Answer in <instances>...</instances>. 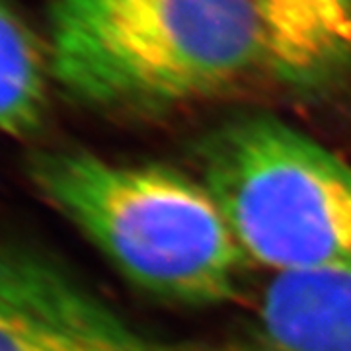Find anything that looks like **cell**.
<instances>
[{
  "label": "cell",
  "instance_id": "cell-1",
  "mask_svg": "<svg viewBox=\"0 0 351 351\" xmlns=\"http://www.w3.org/2000/svg\"><path fill=\"white\" fill-rule=\"evenodd\" d=\"M29 176L141 289L186 304H217L239 293L252 263L203 182L158 164H119L86 151L38 152Z\"/></svg>",
  "mask_w": 351,
  "mask_h": 351
},
{
  "label": "cell",
  "instance_id": "cell-2",
  "mask_svg": "<svg viewBox=\"0 0 351 351\" xmlns=\"http://www.w3.org/2000/svg\"><path fill=\"white\" fill-rule=\"evenodd\" d=\"M51 76L76 100L152 108L263 66L252 0H55Z\"/></svg>",
  "mask_w": 351,
  "mask_h": 351
},
{
  "label": "cell",
  "instance_id": "cell-3",
  "mask_svg": "<svg viewBox=\"0 0 351 351\" xmlns=\"http://www.w3.org/2000/svg\"><path fill=\"white\" fill-rule=\"evenodd\" d=\"M213 193L250 263L271 276L351 269V166L269 115L215 129L201 149Z\"/></svg>",
  "mask_w": 351,
  "mask_h": 351
},
{
  "label": "cell",
  "instance_id": "cell-4",
  "mask_svg": "<svg viewBox=\"0 0 351 351\" xmlns=\"http://www.w3.org/2000/svg\"><path fill=\"white\" fill-rule=\"evenodd\" d=\"M0 351H162L39 256L0 252Z\"/></svg>",
  "mask_w": 351,
  "mask_h": 351
},
{
  "label": "cell",
  "instance_id": "cell-5",
  "mask_svg": "<svg viewBox=\"0 0 351 351\" xmlns=\"http://www.w3.org/2000/svg\"><path fill=\"white\" fill-rule=\"evenodd\" d=\"M263 66L299 90L351 69V0H252Z\"/></svg>",
  "mask_w": 351,
  "mask_h": 351
},
{
  "label": "cell",
  "instance_id": "cell-6",
  "mask_svg": "<svg viewBox=\"0 0 351 351\" xmlns=\"http://www.w3.org/2000/svg\"><path fill=\"white\" fill-rule=\"evenodd\" d=\"M252 341L258 351H351V269L271 276Z\"/></svg>",
  "mask_w": 351,
  "mask_h": 351
},
{
  "label": "cell",
  "instance_id": "cell-7",
  "mask_svg": "<svg viewBox=\"0 0 351 351\" xmlns=\"http://www.w3.org/2000/svg\"><path fill=\"white\" fill-rule=\"evenodd\" d=\"M49 75L47 49L10 0H0V133L25 137L41 125Z\"/></svg>",
  "mask_w": 351,
  "mask_h": 351
}]
</instances>
